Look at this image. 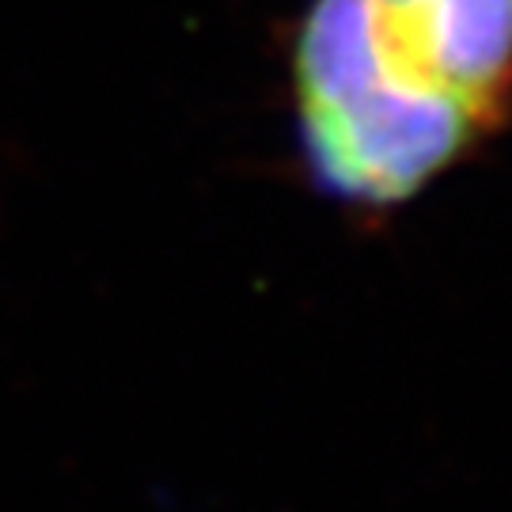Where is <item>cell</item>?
Returning a JSON list of instances; mask_svg holds the SVG:
<instances>
[{
	"label": "cell",
	"instance_id": "cell-1",
	"mask_svg": "<svg viewBox=\"0 0 512 512\" xmlns=\"http://www.w3.org/2000/svg\"><path fill=\"white\" fill-rule=\"evenodd\" d=\"M289 99L315 190L395 213L512 122V0H308Z\"/></svg>",
	"mask_w": 512,
	"mask_h": 512
}]
</instances>
